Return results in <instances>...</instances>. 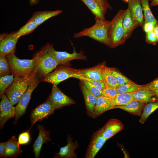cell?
I'll use <instances>...</instances> for the list:
<instances>
[{"instance_id": "cb8c5ba5", "label": "cell", "mask_w": 158, "mask_h": 158, "mask_svg": "<svg viewBox=\"0 0 158 158\" xmlns=\"http://www.w3.org/2000/svg\"><path fill=\"white\" fill-rule=\"evenodd\" d=\"M62 10L38 11L34 13L30 19L38 26L48 19L61 13Z\"/></svg>"}, {"instance_id": "f35d334b", "label": "cell", "mask_w": 158, "mask_h": 158, "mask_svg": "<svg viewBox=\"0 0 158 158\" xmlns=\"http://www.w3.org/2000/svg\"><path fill=\"white\" fill-rule=\"evenodd\" d=\"M31 128L28 130L20 133L18 138V142L19 145L28 144L30 140V131Z\"/></svg>"}, {"instance_id": "d6986e66", "label": "cell", "mask_w": 158, "mask_h": 158, "mask_svg": "<svg viewBox=\"0 0 158 158\" xmlns=\"http://www.w3.org/2000/svg\"><path fill=\"white\" fill-rule=\"evenodd\" d=\"M147 104L142 101L133 100L125 105L114 106L111 109H120L133 115L140 116Z\"/></svg>"}, {"instance_id": "d6a6232c", "label": "cell", "mask_w": 158, "mask_h": 158, "mask_svg": "<svg viewBox=\"0 0 158 158\" xmlns=\"http://www.w3.org/2000/svg\"><path fill=\"white\" fill-rule=\"evenodd\" d=\"M14 75H7L0 78V97L1 98L5 94L6 90L13 83L14 78Z\"/></svg>"}, {"instance_id": "7dc6e473", "label": "cell", "mask_w": 158, "mask_h": 158, "mask_svg": "<svg viewBox=\"0 0 158 158\" xmlns=\"http://www.w3.org/2000/svg\"><path fill=\"white\" fill-rule=\"evenodd\" d=\"M154 31L157 36V38L158 40V25L156 26L154 30Z\"/></svg>"}, {"instance_id": "60d3db41", "label": "cell", "mask_w": 158, "mask_h": 158, "mask_svg": "<svg viewBox=\"0 0 158 158\" xmlns=\"http://www.w3.org/2000/svg\"><path fill=\"white\" fill-rule=\"evenodd\" d=\"M147 40L150 42L154 43L157 41V36L154 31L147 33Z\"/></svg>"}, {"instance_id": "b9f144b4", "label": "cell", "mask_w": 158, "mask_h": 158, "mask_svg": "<svg viewBox=\"0 0 158 158\" xmlns=\"http://www.w3.org/2000/svg\"><path fill=\"white\" fill-rule=\"evenodd\" d=\"M6 151V143L2 142L0 143V157H5Z\"/></svg>"}, {"instance_id": "ac0fdd59", "label": "cell", "mask_w": 158, "mask_h": 158, "mask_svg": "<svg viewBox=\"0 0 158 158\" xmlns=\"http://www.w3.org/2000/svg\"><path fill=\"white\" fill-rule=\"evenodd\" d=\"M67 143L66 146L60 148L58 152L56 153L54 158H74L77 157L75 150L78 146V142L75 141L73 142V139L68 136L67 138Z\"/></svg>"}, {"instance_id": "3957f363", "label": "cell", "mask_w": 158, "mask_h": 158, "mask_svg": "<svg viewBox=\"0 0 158 158\" xmlns=\"http://www.w3.org/2000/svg\"><path fill=\"white\" fill-rule=\"evenodd\" d=\"M35 56L36 61L35 71L40 78H44L59 65L48 51L46 45Z\"/></svg>"}, {"instance_id": "8d00e7d4", "label": "cell", "mask_w": 158, "mask_h": 158, "mask_svg": "<svg viewBox=\"0 0 158 158\" xmlns=\"http://www.w3.org/2000/svg\"><path fill=\"white\" fill-rule=\"evenodd\" d=\"M77 76L76 78L79 79L80 80H86L90 82L93 84L97 89L102 91L106 87V85L105 83L102 81L85 78L79 75H78Z\"/></svg>"}, {"instance_id": "c3c4849f", "label": "cell", "mask_w": 158, "mask_h": 158, "mask_svg": "<svg viewBox=\"0 0 158 158\" xmlns=\"http://www.w3.org/2000/svg\"><path fill=\"white\" fill-rule=\"evenodd\" d=\"M155 93L158 101V88L152 89Z\"/></svg>"}, {"instance_id": "d4e9b609", "label": "cell", "mask_w": 158, "mask_h": 158, "mask_svg": "<svg viewBox=\"0 0 158 158\" xmlns=\"http://www.w3.org/2000/svg\"><path fill=\"white\" fill-rule=\"evenodd\" d=\"M112 107L109 99L103 96L97 97L94 111V118L106 111L111 109Z\"/></svg>"}, {"instance_id": "7bdbcfd3", "label": "cell", "mask_w": 158, "mask_h": 158, "mask_svg": "<svg viewBox=\"0 0 158 158\" xmlns=\"http://www.w3.org/2000/svg\"><path fill=\"white\" fill-rule=\"evenodd\" d=\"M145 86L152 89L158 88V78L154 80Z\"/></svg>"}, {"instance_id": "f6af8a7d", "label": "cell", "mask_w": 158, "mask_h": 158, "mask_svg": "<svg viewBox=\"0 0 158 158\" xmlns=\"http://www.w3.org/2000/svg\"><path fill=\"white\" fill-rule=\"evenodd\" d=\"M39 0H29L30 4L31 6L36 4L39 2Z\"/></svg>"}, {"instance_id": "d590c367", "label": "cell", "mask_w": 158, "mask_h": 158, "mask_svg": "<svg viewBox=\"0 0 158 158\" xmlns=\"http://www.w3.org/2000/svg\"><path fill=\"white\" fill-rule=\"evenodd\" d=\"M87 90L97 97L102 96V91L99 90L91 83L86 80H80Z\"/></svg>"}, {"instance_id": "ba28073f", "label": "cell", "mask_w": 158, "mask_h": 158, "mask_svg": "<svg viewBox=\"0 0 158 158\" xmlns=\"http://www.w3.org/2000/svg\"><path fill=\"white\" fill-rule=\"evenodd\" d=\"M47 50L59 65L66 64L74 59L85 60L86 57L82 51L77 53L74 49L72 53L56 50L49 44L46 45Z\"/></svg>"}, {"instance_id": "ee69618b", "label": "cell", "mask_w": 158, "mask_h": 158, "mask_svg": "<svg viewBox=\"0 0 158 158\" xmlns=\"http://www.w3.org/2000/svg\"><path fill=\"white\" fill-rule=\"evenodd\" d=\"M101 5L107 9L109 8L110 6H109L107 0H96Z\"/></svg>"}, {"instance_id": "ffe728a7", "label": "cell", "mask_w": 158, "mask_h": 158, "mask_svg": "<svg viewBox=\"0 0 158 158\" xmlns=\"http://www.w3.org/2000/svg\"><path fill=\"white\" fill-rule=\"evenodd\" d=\"M104 64L102 63L90 68L76 71L79 75L85 78L103 81L102 69Z\"/></svg>"}, {"instance_id": "9a60e30c", "label": "cell", "mask_w": 158, "mask_h": 158, "mask_svg": "<svg viewBox=\"0 0 158 158\" xmlns=\"http://www.w3.org/2000/svg\"><path fill=\"white\" fill-rule=\"evenodd\" d=\"M37 129L39 130L38 135L33 145V152L36 158L39 157L43 145L51 141L49 131L46 130L42 125H38Z\"/></svg>"}, {"instance_id": "2e32d148", "label": "cell", "mask_w": 158, "mask_h": 158, "mask_svg": "<svg viewBox=\"0 0 158 158\" xmlns=\"http://www.w3.org/2000/svg\"><path fill=\"white\" fill-rule=\"evenodd\" d=\"M128 3V8L134 24L136 25H142L144 22V16L140 0H132Z\"/></svg>"}, {"instance_id": "83f0119b", "label": "cell", "mask_w": 158, "mask_h": 158, "mask_svg": "<svg viewBox=\"0 0 158 158\" xmlns=\"http://www.w3.org/2000/svg\"><path fill=\"white\" fill-rule=\"evenodd\" d=\"M103 81L105 85L116 88L119 84L117 82L111 72V68L104 64L102 69Z\"/></svg>"}, {"instance_id": "7402d4cb", "label": "cell", "mask_w": 158, "mask_h": 158, "mask_svg": "<svg viewBox=\"0 0 158 158\" xmlns=\"http://www.w3.org/2000/svg\"><path fill=\"white\" fill-rule=\"evenodd\" d=\"M6 143V151L4 158L16 157L23 152L16 136H12Z\"/></svg>"}, {"instance_id": "277c9868", "label": "cell", "mask_w": 158, "mask_h": 158, "mask_svg": "<svg viewBox=\"0 0 158 158\" xmlns=\"http://www.w3.org/2000/svg\"><path fill=\"white\" fill-rule=\"evenodd\" d=\"M11 71L14 77L29 75L35 71L36 58L30 59H20L12 54L6 56Z\"/></svg>"}, {"instance_id": "1f68e13d", "label": "cell", "mask_w": 158, "mask_h": 158, "mask_svg": "<svg viewBox=\"0 0 158 158\" xmlns=\"http://www.w3.org/2000/svg\"><path fill=\"white\" fill-rule=\"evenodd\" d=\"M38 25L35 22L29 19L28 22L18 30L16 32L19 37L32 32Z\"/></svg>"}, {"instance_id": "ab89813d", "label": "cell", "mask_w": 158, "mask_h": 158, "mask_svg": "<svg viewBox=\"0 0 158 158\" xmlns=\"http://www.w3.org/2000/svg\"><path fill=\"white\" fill-rule=\"evenodd\" d=\"M157 24L152 22H146L144 25V29L147 33L154 31Z\"/></svg>"}, {"instance_id": "5b68a950", "label": "cell", "mask_w": 158, "mask_h": 158, "mask_svg": "<svg viewBox=\"0 0 158 158\" xmlns=\"http://www.w3.org/2000/svg\"><path fill=\"white\" fill-rule=\"evenodd\" d=\"M125 12L124 10L120 11L109 21L108 32L111 47H116L123 42L124 34L123 22Z\"/></svg>"}, {"instance_id": "603a6c76", "label": "cell", "mask_w": 158, "mask_h": 158, "mask_svg": "<svg viewBox=\"0 0 158 158\" xmlns=\"http://www.w3.org/2000/svg\"><path fill=\"white\" fill-rule=\"evenodd\" d=\"M88 8L95 17L105 19V14L107 9L96 0H80Z\"/></svg>"}, {"instance_id": "4dcf8cb0", "label": "cell", "mask_w": 158, "mask_h": 158, "mask_svg": "<svg viewBox=\"0 0 158 158\" xmlns=\"http://www.w3.org/2000/svg\"><path fill=\"white\" fill-rule=\"evenodd\" d=\"M145 85H140L134 83L124 85H119L116 88L118 93H128L134 92L144 88Z\"/></svg>"}, {"instance_id": "5bb4252c", "label": "cell", "mask_w": 158, "mask_h": 158, "mask_svg": "<svg viewBox=\"0 0 158 158\" xmlns=\"http://www.w3.org/2000/svg\"><path fill=\"white\" fill-rule=\"evenodd\" d=\"M107 140L98 131L92 136L85 154L86 158H94Z\"/></svg>"}, {"instance_id": "f546056e", "label": "cell", "mask_w": 158, "mask_h": 158, "mask_svg": "<svg viewBox=\"0 0 158 158\" xmlns=\"http://www.w3.org/2000/svg\"><path fill=\"white\" fill-rule=\"evenodd\" d=\"M143 12V16L146 22H152L157 24V20L154 16L150 9L149 0H140Z\"/></svg>"}, {"instance_id": "7a4b0ae2", "label": "cell", "mask_w": 158, "mask_h": 158, "mask_svg": "<svg viewBox=\"0 0 158 158\" xmlns=\"http://www.w3.org/2000/svg\"><path fill=\"white\" fill-rule=\"evenodd\" d=\"M36 75L34 71L28 75L14 77L13 83L6 90L5 93L13 105L17 103Z\"/></svg>"}, {"instance_id": "e0dca14e", "label": "cell", "mask_w": 158, "mask_h": 158, "mask_svg": "<svg viewBox=\"0 0 158 158\" xmlns=\"http://www.w3.org/2000/svg\"><path fill=\"white\" fill-rule=\"evenodd\" d=\"M145 87L132 93L133 100L146 103L156 101L157 99L155 92L152 89Z\"/></svg>"}, {"instance_id": "4316f807", "label": "cell", "mask_w": 158, "mask_h": 158, "mask_svg": "<svg viewBox=\"0 0 158 158\" xmlns=\"http://www.w3.org/2000/svg\"><path fill=\"white\" fill-rule=\"evenodd\" d=\"M109 99L112 107L111 109L114 106L125 105L133 100L132 93H118L113 97Z\"/></svg>"}, {"instance_id": "6da1fadb", "label": "cell", "mask_w": 158, "mask_h": 158, "mask_svg": "<svg viewBox=\"0 0 158 158\" xmlns=\"http://www.w3.org/2000/svg\"><path fill=\"white\" fill-rule=\"evenodd\" d=\"M95 23L92 26L85 28L73 35L77 38L88 37L111 47L108 35V29L109 21L95 17Z\"/></svg>"}, {"instance_id": "8fae6325", "label": "cell", "mask_w": 158, "mask_h": 158, "mask_svg": "<svg viewBox=\"0 0 158 158\" xmlns=\"http://www.w3.org/2000/svg\"><path fill=\"white\" fill-rule=\"evenodd\" d=\"M56 110L47 100L33 109L30 116L31 127L36 122L41 121L52 114Z\"/></svg>"}, {"instance_id": "e575fe53", "label": "cell", "mask_w": 158, "mask_h": 158, "mask_svg": "<svg viewBox=\"0 0 158 158\" xmlns=\"http://www.w3.org/2000/svg\"><path fill=\"white\" fill-rule=\"evenodd\" d=\"M111 72L117 82L119 85L134 83L116 70L111 68Z\"/></svg>"}, {"instance_id": "f1b7e54d", "label": "cell", "mask_w": 158, "mask_h": 158, "mask_svg": "<svg viewBox=\"0 0 158 158\" xmlns=\"http://www.w3.org/2000/svg\"><path fill=\"white\" fill-rule=\"evenodd\" d=\"M158 108V101L147 103L140 116V122L143 124L150 115Z\"/></svg>"}, {"instance_id": "8992f818", "label": "cell", "mask_w": 158, "mask_h": 158, "mask_svg": "<svg viewBox=\"0 0 158 158\" xmlns=\"http://www.w3.org/2000/svg\"><path fill=\"white\" fill-rule=\"evenodd\" d=\"M39 83V80L36 75L30 82L26 90L19 99L15 107L14 124H16L19 118L25 114L32 94L38 85Z\"/></svg>"}, {"instance_id": "9c48e42d", "label": "cell", "mask_w": 158, "mask_h": 158, "mask_svg": "<svg viewBox=\"0 0 158 158\" xmlns=\"http://www.w3.org/2000/svg\"><path fill=\"white\" fill-rule=\"evenodd\" d=\"M47 100L56 109L75 103L73 99L66 95L56 85H53L51 94Z\"/></svg>"}, {"instance_id": "52a82bcc", "label": "cell", "mask_w": 158, "mask_h": 158, "mask_svg": "<svg viewBox=\"0 0 158 158\" xmlns=\"http://www.w3.org/2000/svg\"><path fill=\"white\" fill-rule=\"evenodd\" d=\"M78 74L76 70L66 67H60L51 72L44 78L42 81L57 86L61 82L69 78H75Z\"/></svg>"}, {"instance_id": "f5cc1de1", "label": "cell", "mask_w": 158, "mask_h": 158, "mask_svg": "<svg viewBox=\"0 0 158 158\" xmlns=\"http://www.w3.org/2000/svg\"></svg>"}, {"instance_id": "74e56055", "label": "cell", "mask_w": 158, "mask_h": 158, "mask_svg": "<svg viewBox=\"0 0 158 158\" xmlns=\"http://www.w3.org/2000/svg\"><path fill=\"white\" fill-rule=\"evenodd\" d=\"M102 92V96L109 99L113 97L118 94L116 88L106 85Z\"/></svg>"}, {"instance_id": "7c38bea8", "label": "cell", "mask_w": 158, "mask_h": 158, "mask_svg": "<svg viewBox=\"0 0 158 158\" xmlns=\"http://www.w3.org/2000/svg\"><path fill=\"white\" fill-rule=\"evenodd\" d=\"M15 107L4 94L0 103V128L2 129L7 121L15 116Z\"/></svg>"}, {"instance_id": "836d02e7", "label": "cell", "mask_w": 158, "mask_h": 158, "mask_svg": "<svg viewBox=\"0 0 158 158\" xmlns=\"http://www.w3.org/2000/svg\"><path fill=\"white\" fill-rule=\"evenodd\" d=\"M11 71L6 56L0 54V77L8 75Z\"/></svg>"}, {"instance_id": "4fadbf2b", "label": "cell", "mask_w": 158, "mask_h": 158, "mask_svg": "<svg viewBox=\"0 0 158 158\" xmlns=\"http://www.w3.org/2000/svg\"><path fill=\"white\" fill-rule=\"evenodd\" d=\"M123 128V124L120 120L111 119L98 131L107 140L122 130Z\"/></svg>"}, {"instance_id": "30bf717a", "label": "cell", "mask_w": 158, "mask_h": 158, "mask_svg": "<svg viewBox=\"0 0 158 158\" xmlns=\"http://www.w3.org/2000/svg\"><path fill=\"white\" fill-rule=\"evenodd\" d=\"M16 32L1 34L0 37V54L7 56L14 53L17 43L19 38Z\"/></svg>"}, {"instance_id": "484cf974", "label": "cell", "mask_w": 158, "mask_h": 158, "mask_svg": "<svg viewBox=\"0 0 158 158\" xmlns=\"http://www.w3.org/2000/svg\"><path fill=\"white\" fill-rule=\"evenodd\" d=\"M136 25L132 20L130 11L128 8L125 11L123 22L124 31L123 42L128 37Z\"/></svg>"}, {"instance_id": "44dd1931", "label": "cell", "mask_w": 158, "mask_h": 158, "mask_svg": "<svg viewBox=\"0 0 158 158\" xmlns=\"http://www.w3.org/2000/svg\"><path fill=\"white\" fill-rule=\"evenodd\" d=\"M81 89L84 97L87 113L90 117L94 118V111L97 97L90 92L83 84Z\"/></svg>"}, {"instance_id": "f907efd6", "label": "cell", "mask_w": 158, "mask_h": 158, "mask_svg": "<svg viewBox=\"0 0 158 158\" xmlns=\"http://www.w3.org/2000/svg\"><path fill=\"white\" fill-rule=\"evenodd\" d=\"M122 0L124 2H125V0Z\"/></svg>"}, {"instance_id": "681fc988", "label": "cell", "mask_w": 158, "mask_h": 158, "mask_svg": "<svg viewBox=\"0 0 158 158\" xmlns=\"http://www.w3.org/2000/svg\"><path fill=\"white\" fill-rule=\"evenodd\" d=\"M132 0H125V2L128 3Z\"/></svg>"}, {"instance_id": "816d5d0a", "label": "cell", "mask_w": 158, "mask_h": 158, "mask_svg": "<svg viewBox=\"0 0 158 158\" xmlns=\"http://www.w3.org/2000/svg\"><path fill=\"white\" fill-rule=\"evenodd\" d=\"M150 0V1H152V0Z\"/></svg>"}, {"instance_id": "bcb514c9", "label": "cell", "mask_w": 158, "mask_h": 158, "mask_svg": "<svg viewBox=\"0 0 158 158\" xmlns=\"http://www.w3.org/2000/svg\"><path fill=\"white\" fill-rule=\"evenodd\" d=\"M158 5V0H152L151 4V6H155Z\"/></svg>"}]
</instances>
